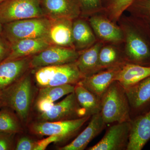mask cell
Wrapping results in <instances>:
<instances>
[{"mask_svg": "<svg viewBox=\"0 0 150 150\" xmlns=\"http://www.w3.org/2000/svg\"><path fill=\"white\" fill-rule=\"evenodd\" d=\"M32 69L15 82L2 90L1 106L8 108L14 111L23 124H26L28 121L33 100Z\"/></svg>", "mask_w": 150, "mask_h": 150, "instance_id": "cell-1", "label": "cell"}, {"mask_svg": "<svg viewBox=\"0 0 150 150\" xmlns=\"http://www.w3.org/2000/svg\"><path fill=\"white\" fill-rule=\"evenodd\" d=\"M136 17L125 31L127 63L150 66V29L142 18Z\"/></svg>", "mask_w": 150, "mask_h": 150, "instance_id": "cell-2", "label": "cell"}, {"mask_svg": "<svg viewBox=\"0 0 150 150\" xmlns=\"http://www.w3.org/2000/svg\"><path fill=\"white\" fill-rule=\"evenodd\" d=\"M100 113L106 124L131 120L130 104L125 88L117 81L112 83L101 98Z\"/></svg>", "mask_w": 150, "mask_h": 150, "instance_id": "cell-3", "label": "cell"}, {"mask_svg": "<svg viewBox=\"0 0 150 150\" xmlns=\"http://www.w3.org/2000/svg\"><path fill=\"white\" fill-rule=\"evenodd\" d=\"M34 79L40 88L75 85L84 78L76 62L58 66H47L33 69Z\"/></svg>", "mask_w": 150, "mask_h": 150, "instance_id": "cell-4", "label": "cell"}, {"mask_svg": "<svg viewBox=\"0 0 150 150\" xmlns=\"http://www.w3.org/2000/svg\"><path fill=\"white\" fill-rule=\"evenodd\" d=\"M50 19L46 17L16 21L3 24L2 35L10 43L28 38L46 37Z\"/></svg>", "mask_w": 150, "mask_h": 150, "instance_id": "cell-5", "label": "cell"}, {"mask_svg": "<svg viewBox=\"0 0 150 150\" xmlns=\"http://www.w3.org/2000/svg\"><path fill=\"white\" fill-rule=\"evenodd\" d=\"M91 117L86 116L72 120L57 121H35L30 125L29 129L31 133L37 136H56L60 142H64L74 137Z\"/></svg>", "mask_w": 150, "mask_h": 150, "instance_id": "cell-6", "label": "cell"}, {"mask_svg": "<svg viewBox=\"0 0 150 150\" xmlns=\"http://www.w3.org/2000/svg\"><path fill=\"white\" fill-rule=\"evenodd\" d=\"M41 0H4L0 3V22L45 17Z\"/></svg>", "mask_w": 150, "mask_h": 150, "instance_id": "cell-7", "label": "cell"}, {"mask_svg": "<svg viewBox=\"0 0 150 150\" xmlns=\"http://www.w3.org/2000/svg\"><path fill=\"white\" fill-rule=\"evenodd\" d=\"M85 112L78 103L74 92L56 104L50 110L39 112L36 121H57L72 120L86 116Z\"/></svg>", "mask_w": 150, "mask_h": 150, "instance_id": "cell-8", "label": "cell"}, {"mask_svg": "<svg viewBox=\"0 0 150 150\" xmlns=\"http://www.w3.org/2000/svg\"><path fill=\"white\" fill-rule=\"evenodd\" d=\"M80 52L72 48L51 45L31 56V69L47 66H58L76 62Z\"/></svg>", "mask_w": 150, "mask_h": 150, "instance_id": "cell-9", "label": "cell"}, {"mask_svg": "<svg viewBox=\"0 0 150 150\" xmlns=\"http://www.w3.org/2000/svg\"><path fill=\"white\" fill-rule=\"evenodd\" d=\"M130 131V121L116 123L108 128L98 143L87 150H127Z\"/></svg>", "mask_w": 150, "mask_h": 150, "instance_id": "cell-10", "label": "cell"}, {"mask_svg": "<svg viewBox=\"0 0 150 150\" xmlns=\"http://www.w3.org/2000/svg\"><path fill=\"white\" fill-rule=\"evenodd\" d=\"M41 6L44 16L51 20H74L81 14L79 0H41Z\"/></svg>", "mask_w": 150, "mask_h": 150, "instance_id": "cell-11", "label": "cell"}, {"mask_svg": "<svg viewBox=\"0 0 150 150\" xmlns=\"http://www.w3.org/2000/svg\"><path fill=\"white\" fill-rule=\"evenodd\" d=\"M150 140V108L131 118L127 150H142Z\"/></svg>", "mask_w": 150, "mask_h": 150, "instance_id": "cell-12", "label": "cell"}, {"mask_svg": "<svg viewBox=\"0 0 150 150\" xmlns=\"http://www.w3.org/2000/svg\"><path fill=\"white\" fill-rule=\"evenodd\" d=\"M134 117L150 108V75L132 86L125 88Z\"/></svg>", "mask_w": 150, "mask_h": 150, "instance_id": "cell-13", "label": "cell"}, {"mask_svg": "<svg viewBox=\"0 0 150 150\" xmlns=\"http://www.w3.org/2000/svg\"><path fill=\"white\" fill-rule=\"evenodd\" d=\"M31 58L5 60L0 63V89L7 87L31 69Z\"/></svg>", "mask_w": 150, "mask_h": 150, "instance_id": "cell-14", "label": "cell"}, {"mask_svg": "<svg viewBox=\"0 0 150 150\" xmlns=\"http://www.w3.org/2000/svg\"><path fill=\"white\" fill-rule=\"evenodd\" d=\"M72 20L62 18L50 19L46 38L51 45L74 48Z\"/></svg>", "mask_w": 150, "mask_h": 150, "instance_id": "cell-15", "label": "cell"}, {"mask_svg": "<svg viewBox=\"0 0 150 150\" xmlns=\"http://www.w3.org/2000/svg\"><path fill=\"white\" fill-rule=\"evenodd\" d=\"M122 67L101 70L83 78L79 83L101 99L110 85L115 81V77Z\"/></svg>", "mask_w": 150, "mask_h": 150, "instance_id": "cell-16", "label": "cell"}, {"mask_svg": "<svg viewBox=\"0 0 150 150\" xmlns=\"http://www.w3.org/2000/svg\"><path fill=\"white\" fill-rule=\"evenodd\" d=\"M106 125L100 112L92 115L86 128L74 141L59 148V150H84L88 145L103 131Z\"/></svg>", "mask_w": 150, "mask_h": 150, "instance_id": "cell-17", "label": "cell"}, {"mask_svg": "<svg viewBox=\"0 0 150 150\" xmlns=\"http://www.w3.org/2000/svg\"><path fill=\"white\" fill-rule=\"evenodd\" d=\"M11 45L10 54L5 60L32 56L51 45L46 37H43L19 40L11 43Z\"/></svg>", "mask_w": 150, "mask_h": 150, "instance_id": "cell-18", "label": "cell"}, {"mask_svg": "<svg viewBox=\"0 0 150 150\" xmlns=\"http://www.w3.org/2000/svg\"><path fill=\"white\" fill-rule=\"evenodd\" d=\"M91 27L100 39L111 43L121 42L124 38L121 28L107 18L98 16H92L89 19Z\"/></svg>", "mask_w": 150, "mask_h": 150, "instance_id": "cell-19", "label": "cell"}, {"mask_svg": "<svg viewBox=\"0 0 150 150\" xmlns=\"http://www.w3.org/2000/svg\"><path fill=\"white\" fill-rule=\"evenodd\" d=\"M102 43H95L90 47L80 51L76 63L83 77L88 76L101 71L99 65L98 57Z\"/></svg>", "mask_w": 150, "mask_h": 150, "instance_id": "cell-20", "label": "cell"}, {"mask_svg": "<svg viewBox=\"0 0 150 150\" xmlns=\"http://www.w3.org/2000/svg\"><path fill=\"white\" fill-rule=\"evenodd\" d=\"M150 75V66L126 63L123 65L115 79L124 88H128Z\"/></svg>", "mask_w": 150, "mask_h": 150, "instance_id": "cell-21", "label": "cell"}, {"mask_svg": "<svg viewBox=\"0 0 150 150\" xmlns=\"http://www.w3.org/2000/svg\"><path fill=\"white\" fill-rule=\"evenodd\" d=\"M72 35L74 48L79 52L89 48L96 41L90 25L82 19L73 20Z\"/></svg>", "mask_w": 150, "mask_h": 150, "instance_id": "cell-22", "label": "cell"}, {"mask_svg": "<svg viewBox=\"0 0 150 150\" xmlns=\"http://www.w3.org/2000/svg\"><path fill=\"white\" fill-rule=\"evenodd\" d=\"M74 92L79 105L83 109L86 116H91L100 112L101 99L84 87L81 84L75 85Z\"/></svg>", "mask_w": 150, "mask_h": 150, "instance_id": "cell-23", "label": "cell"}, {"mask_svg": "<svg viewBox=\"0 0 150 150\" xmlns=\"http://www.w3.org/2000/svg\"><path fill=\"white\" fill-rule=\"evenodd\" d=\"M98 61L102 70L121 67L127 63L117 49L111 46H102L99 51Z\"/></svg>", "mask_w": 150, "mask_h": 150, "instance_id": "cell-24", "label": "cell"}, {"mask_svg": "<svg viewBox=\"0 0 150 150\" xmlns=\"http://www.w3.org/2000/svg\"><path fill=\"white\" fill-rule=\"evenodd\" d=\"M23 123L18 116L8 109L0 111V132L16 134L22 132Z\"/></svg>", "mask_w": 150, "mask_h": 150, "instance_id": "cell-25", "label": "cell"}, {"mask_svg": "<svg viewBox=\"0 0 150 150\" xmlns=\"http://www.w3.org/2000/svg\"><path fill=\"white\" fill-rule=\"evenodd\" d=\"M74 88L75 85L71 84L40 88L35 101L46 99L54 103L62 97L74 92Z\"/></svg>", "mask_w": 150, "mask_h": 150, "instance_id": "cell-26", "label": "cell"}, {"mask_svg": "<svg viewBox=\"0 0 150 150\" xmlns=\"http://www.w3.org/2000/svg\"><path fill=\"white\" fill-rule=\"evenodd\" d=\"M104 7L108 17L115 22L120 18L124 11L130 8L135 0H104Z\"/></svg>", "mask_w": 150, "mask_h": 150, "instance_id": "cell-27", "label": "cell"}, {"mask_svg": "<svg viewBox=\"0 0 150 150\" xmlns=\"http://www.w3.org/2000/svg\"><path fill=\"white\" fill-rule=\"evenodd\" d=\"M130 7L135 16H150V0H135Z\"/></svg>", "mask_w": 150, "mask_h": 150, "instance_id": "cell-28", "label": "cell"}, {"mask_svg": "<svg viewBox=\"0 0 150 150\" xmlns=\"http://www.w3.org/2000/svg\"><path fill=\"white\" fill-rule=\"evenodd\" d=\"M81 14L88 15L97 12L102 8L101 0H79Z\"/></svg>", "mask_w": 150, "mask_h": 150, "instance_id": "cell-29", "label": "cell"}, {"mask_svg": "<svg viewBox=\"0 0 150 150\" xmlns=\"http://www.w3.org/2000/svg\"><path fill=\"white\" fill-rule=\"evenodd\" d=\"M15 134L0 132V150H15L14 137Z\"/></svg>", "mask_w": 150, "mask_h": 150, "instance_id": "cell-30", "label": "cell"}, {"mask_svg": "<svg viewBox=\"0 0 150 150\" xmlns=\"http://www.w3.org/2000/svg\"><path fill=\"white\" fill-rule=\"evenodd\" d=\"M37 142L27 136L22 137L18 140L15 150H35Z\"/></svg>", "mask_w": 150, "mask_h": 150, "instance_id": "cell-31", "label": "cell"}, {"mask_svg": "<svg viewBox=\"0 0 150 150\" xmlns=\"http://www.w3.org/2000/svg\"><path fill=\"white\" fill-rule=\"evenodd\" d=\"M11 43L3 35H0V63L4 61L10 54Z\"/></svg>", "mask_w": 150, "mask_h": 150, "instance_id": "cell-32", "label": "cell"}, {"mask_svg": "<svg viewBox=\"0 0 150 150\" xmlns=\"http://www.w3.org/2000/svg\"><path fill=\"white\" fill-rule=\"evenodd\" d=\"M54 142H60L59 138L56 136H49L46 139L37 141V145L35 150H45L48 145Z\"/></svg>", "mask_w": 150, "mask_h": 150, "instance_id": "cell-33", "label": "cell"}, {"mask_svg": "<svg viewBox=\"0 0 150 150\" xmlns=\"http://www.w3.org/2000/svg\"><path fill=\"white\" fill-rule=\"evenodd\" d=\"M54 103L46 99H42L35 101V107L39 112H43L50 110L54 105Z\"/></svg>", "mask_w": 150, "mask_h": 150, "instance_id": "cell-34", "label": "cell"}, {"mask_svg": "<svg viewBox=\"0 0 150 150\" xmlns=\"http://www.w3.org/2000/svg\"><path fill=\"white\" fill-rule=\"evenodd\" d=\"M142 18L145 21L150 29V16L145 17Z\"/></svg>", "mask_w": 150, "mask_h": 150, "instance_id": "cell-35", "label": "cell"}, {"mask_svg": "<svg viewBox=\"0 0 150 150\" xmlns=\"http://www.w3.org/2000/svg\"><path fill=\"white\" fill-rule=\"evenodd\" d=\"M3 30V24L0 22V35L2 33Z\"/></svg>", "mask_w": 150, "mask_h": 150, "instance_id": "cell-36", "label": "cell"}, {"mask_svg": "<svg viewBox=\"0 0 150 150\" xmlns=\"http://www.w3.org/2000/svg\"><path fill=\"white\" fill-rule=\"evenodd\" d=\"M2 90L0 89V107L1 106V103Z\"/></svg>", "mask_w": 150, "mask_h": 150, "instance_id": "cell-37", "label": "cell"}, {"mask_svg": "<svg viewBox=\"0 0 150 150\" xmlns=\"http://www.w3.org/2000/svg\"><path fill=\"white\" fill-rule=\"evenodd\" d=\"M4 1V0H0V3H1L2 2H3V1Z\"/></svg>", "mask_w": 150, "mask_h": 150, "instance_id": "cell-38", "label": "cell"}]
</instances>
